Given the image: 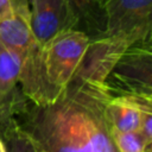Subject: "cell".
<instances>
[{"label":"cell","mask_w":152,"mask_h":152,"mask_svg":"<svg viewBox=\"0 0 152 152\" xmlns=\"http://www.w3.org/2000/svg\"><path fill=\"white\" fill-rule=\"evenodd\" d=\"M110 97L104 81L74 75L55 100L26 99L13 116L37 152H118L106 113Z\"/></svg>","instance_id":"1"},{"label":"cell","mask_w":152,"mask_h":152,"mask_svg":"<svg viewBox=\"0 0 152 152\" xmlns=\"http://www.w3.org/2000/svg\"><path fill=\"white\" fill-rule=\"evenodd\" d=\"M112 96H152V52L151 40L132 44L121 55L104 78Z\"/></svg>","instance_id":"2"},{"label":"cell","mask_w":152,"mask_h":152,"mask_svg":"<svg viewBox=\"0 0 152 152\" xmlns=\"http://www.w3.org/2000/svg\"><path fill=\"white\" fill-rule=\"evenodd\" d=\"M89 37L77 30H64L50 39L43 48L45 75L56 91L63 90L80 65Z\"/></svg>","instance_id":"3"},{"label":"cell","mask_w":152,"mask_h":152,"mask_svg":"<svg viewBox=\"0 0 152 152\" xmlns=\"http://www.w3.org/2000/svg\"><path fill=\"white\" fill-rule=\"evenodd\" d=\"M106 12V36L122 37L131 44L151 40L152 0H112Z\"/></svg>","instance_id":"4"},{"label":"cell","mask_w":152,"mask_h":152,"mask_svg":"<svg viewBox=\"0 0 152 152\" xmlns=\"http://www.w3.org/2000/svg\"><path fill=\"white\" fill-rule=\"evenodd\" d=\"M131 45L127 39L116 36H106L90 40L74 75L83 78L104 81L114 64Z\"/></svg>","instance_id":"5"},{"label":"cell","mask_w":152,"mask_h":152,"mask_svg":"<svg viewBox=\"0 0 152 152\" xmlns=\"http://www.w3.org/2000/svg\"><path fill=\"white\" fill-rule=\"evenodd\" d=\"M31 6L30 24L40 46L44 48L57 33L69 28L64 0H38Z\"/></svg>","instance_id":"6"},{"label":"cell","mask_w":152,"mask_h":152,"mask_svg":"<svg viewBox=\"0 0 152 152\" xmlns=\"http://www.w3.org/2000/svg\"><path fill=\"white\" fill-rule=\"evenodd\" d=\"M69 28L86 33L89 40L106 36L107 12L99 0H64Z\"/></svg>","instance_id":"7"},{"label":"cell","mask_w":152,"mask_h":152,"mask_svg":"<svg viewBox=\"0 0 152 152\" xmlns=\"http://www.w3.org/2000/svg\"><path fill=\"white\" fill-rule=\"evenodd\" d=\"M19 59L0 42V114H13L26 97L19 87Z\"/></svg>","instance_id":"8"},{"label":"cell","mask_w":152,"mask_h":152,"mask_svg":"<svg viewBox=\"0 0 152 152\" xmlns=\"http://www.w3.org/2000/svg\"><path fill=\"white\" fill-rule=\"evenodd\" d=\"M144 108H152V96L138 94L120 95L110 97L106 113L113 131L127 132L139 129L140 113Z\"/></svg>","instance_id":"9"},{"label":"cell","mask_w":152,"mask_h":152,"mask_svg":"<svg viewBox=\"0 0 152 152\" xmlns=\"http://www.w3.org/2000/svg\"><path fill=\"white\" fill-rule=\"evenodd\" d=\"M0 138L7 152H37L32 139L19 126L13 114H0Z\"/></svg>","instance_id":"10"},{"label":"cell","mask_w":152,"mask_h":152,"mask_svg":"<svg viewBox=\"0 0 152 152\" xmlns=\"http://www.w3.org/2000/svg\"><path fill=\"white\" fill-rule=\"evenodd\" d=\"M113 140L118 152H152V141L140 129L127 132L113 131Z\"/></svg>","instance_id":"11"},{"label":"cell","mask_w":152,"mask_h":152,"mask_svg":"<svg viewBox=\"0 0 152 152\" xmlns=\"http://www.w3.org/2000/svg\"><path fill=\"white\" fill-rule=\"evenodd\" d=\"M12 11V0H0V18L7 15Z\"/></svg>","instance_id":"12"},{"label":"cell","mask_w":152,"mask_h":152,"mask_svg":"<svg viewBox=\"0 0 152 152\" xmlns=\"http://www.w3.org/2000/svg\"><path fill=\"white\" fill-rule=\"evenodd\" d=\"M0 152H7V151H6V147H5V144H4V141L1 140V138H0Z\"/></svg>","instance_id":"13"},{"label":"cell","mask_w":152,"mask_h":152,"mask_svg":"<svg viewBox=\"0 0 152 152\" xmlns=\"http://www.w3.org/2000/svg\"><path fill=\"white\" fill-rule=\"evenodd\" d=\"M99 1H100V2H101V4H102V5L104 6V7H106V5H107L108 2H110L112 0H99Z\"/></svg>","instance_id":"14"},{"label":"cell","mask_w":152,"mask_h":152,"mask_svg":"<svg viewBox=\"0 0 152 152\" xmlns=\"http://www.w3.org/2000/svg\"><path fill=\"white\" fill-rule=\"evenodd\" d=\"M36 1H38V0H31V4H33V2H36Z\"/></svg>","instance_id":"15"}]
</instances>
